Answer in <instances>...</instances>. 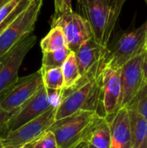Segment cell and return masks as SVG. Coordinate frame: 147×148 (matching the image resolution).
I'll list each match as a JSON object with an SVG mask.
<instances>
[{"mask_svg": "<svg viewBox=\"0 0 147 148\" xmlns=\"http://www.w3.org/2000/svg\"><path fill=\"white\" fill-rule=\"evenodd\" d=\"M146 1V4H147V0H145Z\"/></svg>", "mask_w": 147, "mask_h": 148, "instance_id": "d590c367", "label": "cell"}, {"mask_svg": "<svg viewBox=\"0 0 147 148\" xmlns=\"http://www.w3.org/2000/svg\"><path fill=\"white\" fill-rule=\"evenodd\" d=\"M86 141L97 148H111L110 125L107 118L100 115L96 116Z\"/></svg>", "mask_w": 147, "mask_h": 148, "instance_id": "9a60e30c", "label": "cell"}, {"mask_svg": "<svg viewBox=\"0 0 147 148\" xmlns=\"http://www.w3.org/2000/svg\"><path fill=\"white\" fill-rule=\"evenodd\" d=\"M9 1H10V0H0V9H1L5 3H7Z\"/></svg>", "mask_w": 147, "mask_h": 148, "instance_id": "f1b7e54d", "label": "cell"}, {"mask_svg": "<svg viewBox=\"0 0 147 148\" xmlns=\"http://www.w3.org/2000/svg\"><path fill=\"white\" fill-rule=\"evenodd\" d=\"M139 148H147V144H145V145H143V146H141Z\"/></svg>", "mask_w": 147, "mask_h": 148, "instance_id": "4dcf8cb0", "label": "cell"}, {"mask_svg": "<svg viewBox=\"0 0 147 148\" xmlns=\"http://www.w3.org/2000/svg\"><path fill=\"white\" fill-rule=\"evenodd\" d=\"M107 120L110 125L111 148H133L128 109L121 107Z\"/></svg>", "mask_w": 147, "mask_h": 148, "instance_id": "4fadbf2b", "label": "cell"}, {"mask_svg": "<svg viewBox=\"0 0 147 148\" xmlns=\"http://www.w3.org/2000/svg\"><path fill=\"white\" fill-rule=\"evenodd\" d=\"M51 27H59L67 40L68 48L74 53L87 41L93 38L88 23L78 12L70 10L62 14H53Z\"/></svg>", "mask_w": 147, "mask_h": 148, "instance_id": "8992f818", "label": "cell"}, {"mask_svg": "<svg viewBox=\"0 0 147 148\" xmlns=\"http://www.w3.org/2000/svg\"><path fill=\"white\" fill-rule=\"evenodd\" d=\"M23 0H10L0 9V24L17 8Z\"/></svg>", "mask_w": 147, "mask_h": 148, "instance_id": "603a6c76", "label": "cell"}, {"mask_svg": "<svg viewBox=\"0 0 147 148\" xmlns=\"http://www.w3.org/2000/svg\"><path fill=\"white\" fill-rule=\"evenodd\" d=\"M104 61L95 65L85 76L81 77L77 85L70 90H63V100L56 108L55 120L64 119L80 110L101 114V72Z\"/></svg>", "mask_w": 147, "mask_h": 148, "instance_id": "6da1fadb", "label": "cell"}, {"mask_svg": "<svg viewBox=\"0 0 147 148\" xmlns=\"http://www.w3.org/2000/svg\"><path fill=\"white\" fill-rule=\"evenodd\" d=\"M55 4V15L62 14L73 10L72 9V0H54Z\"/></svg>", "mask_w": 147, "mask_h": 148, "instance_id": "d4e9b609", "label": "cell"}, {"mask_svg": "<svg viewBox=\"0 0 147 148\" xmlns=\"http://www.w3.org/2000/svg\"><path fill=\"white\" fill-rule=\"evenodd\" d=\"M42 52L55 51L57 49L68 48L67 40L62 30L59 27H51V29L41 40L40 42Z\"/></svg>", "mask_w": 147, "mask_h": 148, "instance_id": "ac0fdd59", "label": "cell"}, {"mask_svg": "<svg viewBox=\"0 0 147 148\" xmlns=\"http://www.w3.org/2000/svg\"><path fill=\"white\" fill-rule=\"evenodd\" d=\"M27 1H28V2H29V3H31V2H33V1H34V0H27Z\"/></svg>", "mask_w": 147, "mask_h": 148, "instance_id": "d6a6232c", "label": "cell"}, {"mask_svg": "<svg viewBox=\"0 0 147 148\" xmlns=\"http://www.w3.org/2000/svg\"><path fill=\"white\" fill-rule=\"evenodd\" d=\"M108 48L105 49L93 38L84 42L75 53L81 77L85 76L95 65L106 58Z\"/></svg>", "mask_w": 147, "mask_h": 148, "instance_id": "5bb4252c", "label": "cell"}, {"mask_svg": "<svg viewBox=\"0 0 147 148\" xmlns=\"http://www.w3.org/2000/svg\"><path fill=\"white\" fill-rule=\"evenodd\" d=\"M42 85L40 70L18 78L8 89L0 95V107L7 113L13 114L20 106L32 97Z\"/></svg>", "mask_w": 147, "mask_h": 148, "instance_id": "ba28073f", "label": "cell"}, {"mask_svg": "<svg viewBox=\"0 0 147 148\" xmlns=\"http://www.w3.org/2000/svg\"><path fill=\"white\" fill-rule=\"evenodd\" d=\"M55 108H51L39 117L3 135V148H21L36 140L55 123Z\"/></svg>", "mask_w": 147, "mask_h": 148, "instance_id": "52a82bcc", "label": "cell"}, {"mask_svg": "<svg viewBox=\"0 0 147 148\" xmlns=\"http://www.w3.org/2000/svg\"><path fill=\"white\" fill-rule=\"evenodd\" d=\"M43 0H34L29 3L4 29L0 35V59L32 33Z\"/></svg>", "mask_w": 147, "mask_h": 148, "instance_id": "277c9868", "label": "cell"}, {"mask_svg": "<svg viewBox=\"0 0 147 148\" xmlns=\"http://www.w3.org/2000/svg\"><path fill=\"white\" fill-rule=\"evenodd\" d=\"M146 38L147 21L140 27L122 35L115 45L108 49L105 66L120 69L125 63L145 51Z\"/></svg>", "mask_w": 147, "mask_h": 148, "instance_id": "5b68a950", "label": "cell"}, {"mask_svg": "<svg viewBox=\"0 0 147 148\" xmlns=\"http://www.w3.org/2000/svg\"><path fill=\"white\" fill-rule=\"evenodd\" d=\"M71 52L72 51L68 48H64L55 51L43 52L41 68L42 69L61 68Z\"/></svg>", "mask_w": 147, "mask_h": 148, "instance_id": "ffe728a7", "label": "cell"}, {"mask_svg": "<svg viewBox=\"0 0 147 148\" xmlns=\"http://www.w3.org/2000/svg\"><path fill=\"white\" fill-rule=\"evenodd\" d=\"M79 14L88 23L93 39L107 49L122 8L127 0H76Z\"/></svg>", "mask_w": 147, "mask_h": 148, "instance_id": "7a4b0ae2", "label": "cell"}, {"mask_svg": "<svg viewBox=\"0 0 147 148\" xmlns=\"http://www.w3.org/2000/svg\"><path fill=\"white\" fill-rule=\"evenodd\" d=\"M0 148H3V139H2L1 136H0Z\"/></svg>", "mask_w": 147, "mask_h": 148, "instance_id": "f546056e", "label": "cell"}, {"mask_svg": "<svg viewBox=\"0 0 147 148\" xmlns=\"http://www.w3.org/2000/svg\"><path fill=\"white\" fill-rule=\"evenodd\" d=\"M63 82H64V89L63 90H70L73 89L77 83L79 82L81 75L79 70L77 60L75 57V54L71 52L61 67Z\"/></svg>", "mask_w": 147, "mask_h": 148, "instance_id": "e0dca14e", "label": "cell"}, {"mask_svg": "<svg viewBox=\"0 0 147 148\" xmlns=\"http://www.w3.org/2000/svg\"><path fill=\"white\" fill-rule=\"evenodd\" d=\"M11 116V114H9L5 112L1 107H0V133L5 134L6 131V125L7 122Z\"/></svg>", "mask_w": 147, "mask_h": 148, "instance_id": "484cf974", "label": "cell"}, {"mask_svg": "<svg viewBox=\"0 0 147 148\" xmlns=\"http://www.w3.org/2000/svg\"><path fill=\"white\" fill-rule=\"evenodd\" d=\"M1 68H2V62L0 61V69H1Z\"/></svg>", "mask_w": 147, "mask_h": 148, "instance_id": "836d02e7", "label": "cell"}, {"mask_svg": "<svg viewBox=\"0 0 147 148\" xmlns=\"http://www.w3.org/2000/svg\"><path fill=\"white\" fill-rule=\"evenodd\" d=\"M21 148H28V147H27V146H24V147H21Z\"/></svg>", "mask_w": 147, "mask_h": 148, "instance_id": "e575fe53", "label": "cell"}, {"mask_svg": "<svg viewBox=\"0 0 147 148\" xmlns=\"http://www.w3.org/2000/svg\"><path fill=\"white\" fill-rule=\"evenodd\" d=\"M120 69L104 66L101 72V100L100 116L108 118L121 108Z\"/></svg>", "mask_w": 147, "mask_h": 148, "instance_id": "30bf717a", "label": "cell"}, {"mask_svg": "<svg viewBox=\"0 0 147 148\" xmlns=\"http://www.w3.org/2000/svg\"><path fill=\"white\" fill-rule=\"evenodd\" d=\"M143 74H144V83H147V50H146L144 62H143Z\"/></svg>", "mask_w": 147, "mask_h": 148, "instance_id": "4316f807", "label": "cell"}, {"mask_svg": "<svg viewBox=\"0 0 147 148\" xmlns=\"http://www.w3.org/2000/svg\"><path fill=\"white\" fill-rule=\"evenodd\" d=\"M145 50H147V38H146V45H145Z\"/></svg>", "mask_w": 147, "mask_h": 148, "instance_id": "1f68e13d", "label": "cell"}, {"mask_svg": "<svg viewBox=\"0 0 147 148\" xmlns=\"http://www.w3.org/2000/svg\"><path fill=\"white\" fill-rule=\"evenodd\" d=\"M141 114L147 121V83H144L133 101L126 107Z\"/></svg>", "mask_w": 147, "mask_h": 148, "instance_id": "44dd1931", "label": "cell"}, {"mask_svg": "<svg viewBox=\"0 0 147 148\" xmlns=\"http://www.w3.org/2000/svg\"><path fill=\"white\" fill-rule=\"evenodd\" d=\"M29 3L27 0H23V1H22V3L17 6V8H16V10H14V11H13V12H12L9 16H8V17H7L3 22L1 23V24H0V35H1V34H2V32L4 30V29H5V28H6V27L10 23V22H11V21H12V20H13V19H14V18L18 15V13H19L21 10H23V9H24V8L29 4Z\"/></svg>", "mask_w": 147, "mask_h": 148, "instance_id": "cb8c5ba5", "label": "cell"}, {"mask_svg": "<svg viewBox=\"0 0 147 148\" xmlns=\"http://www.w3.org/2000/svg\"><path fill=\"white\" fill-rule=\"evenodd\" d=\"M146 50L125 63L120 69V84L122 93L121 107H126L135 97L144 84L143 62Z\"/></svg>", "mask_w": 147, "mask_h": 148, "instance_id": "7c38bea8", "label": "cell"}, {"mask_svg": "<svg viewBox=\"0 0 147 148\" xmlns=\"http://www.w3.org/2000/svg\"><path fill=\"white\" fill-rule=\"evenodd\" d=\"M26 146L28 148H58L55 135L49 129Z\"/></svg>", "mask_w": 147, "mask_h": 148, "instance_id": "7402d4cb", "label": "cell"}, {"mask_svg": "<svg viewBox=\"0 0 147 148\" xmlns=\"http://www.w3.org/2000/svg\"><path fill=\"white\" fill-rule=\"evenodd\" d=\"M42 84L46 89L63 90L64 82L61 68L42 69L40 68Z\"/></svg>", "mask_w": 147, "mask_h": 148, "instance_id": "d6986e66", "label": "cell"}, {"mask_svg": "<svg viewBox=\"0 0 147 148\" xmlns=\"http://www.w3.org/2000/svg\"><path fill=\"white\" fill-rule=\"evenodd\" d=\"M51 108L47 89L42 84L32 97L13 112L7 122L5 134L14 131L25 123L39 117Z\"/></svg>", "mask_w": 147, "mask_h": 148, "instance_id": "8fae6325", "label": "cell"}, {"mask_svg": "<svg viewBox=\"0 0 147 148\" xmlns=\"http://www.w3.org/2000/svg\"><path fill=\"white\" fill-rule=\"evenodd\" d=\"M72 148H97L95 147H94L93 145H91L88 141L83 140L80 143H78L77 145H75V147H73Z\"/></svg>", "mask_w": 147, "mask_h": 148, "instance_id": "83f0119b", "label": "cell"}, {"mask_svg": "<svg viewBox=\"0 0 147 148\" xmlns=\"http://www.w3.org/2000/svg\"><path fill=\"white\" fill-rule=\"evenodd\" d=\"M98 114L93 111L80 110L64 119L55 121L50 127L58 148H72L87 140L91 126Z\"/></svg>", "mask_w": 147, "mask_h": 148, "instance_id": "3957f363", "label": "cell"}, {"mask_svg": "<svg viewBox=\"0 0 147 148\" xmlns=\"http://www.w3.org/2000/svg\"><path fill=\"white\" fill-rule=\"evenodd\" d=\"M128 114L133 148H139L147 144L146 120L133 109H128Z\"/></svg>", "mask_w": 147, "mask_h": 148, "instance_id": "2e32d148", "label": "cell"}, {"mask_svg": "<svg viewBox=\"0 0 147 148\" xmlns=\"http://www.w3.org/2000/svg\"><path fill=\"white\" fill-rule=\"evenodd\" d=\"M36 36L29 35L14 46L0 61V95L11 87L18 80L19 69L29 51L36 42Z\"/></svg>", "mask_w": 147, "mask_h": 148, "instance_id": "9c48e42d", "label": "cell"}]
</instances>
